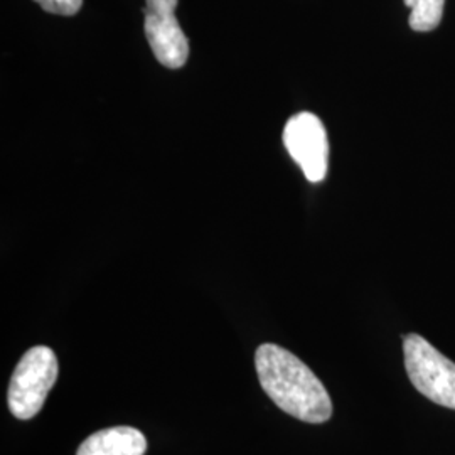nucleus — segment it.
<instances>
[{"label": "nucleus", "instance_id": "nucleus-5", "mask_svg": "<svg viewBox=\"0 0 455 455\" xmlns=\"http://www.w3.org/2000/svg\"><path fill=\"white\" fill-rule=\"evenodd\" d=\"M178 0H146V36L157 61L178 69L186 65L189 41L176 17Z\"/></svg>", "mask_w": 455, "mask_h": 455}, {"label": "nucleus", "instance_id": "nucleus-3", "mask_svg": "<svg viewBox=\"0 0 455 455\" xmlns=\"http://www.w3.org/2000/svg\"><path fill=\"white\" fill-rule=\"evenodd\" d=\"M405 368L411 385L440 407L455 410V363L419 334L403 338Z\"/></svg>", "mask_w": 455, "mask_h": 455}, {"label": "nucleus", "instance_id": "nucleus-4", "mask_svg": "<svg viewBox=\"0 0 455 455\" xmlns=\"http://www.w3.org/2000/svg\"><path fill=\"white\" fill-rule=\"evenodd\" d=\"M283 146L310 182H321L329 167V140L317 115L300 112L289 118L283 129Z\"/></svg>", "mask_w": 455, "mask_h": 455}, {"label": "nucleus", "instance_id": "nucleus-7", "mask_svg": "<svg viewBox=\"0 0 455 455\" xmlns=\"http://www.w3.org/2000/svg\"><path fill=\"white\" fill-rule=\"evenodd\" d=\"M410 17L408 24L417 33L434 31L443 16L445 0H405Z\"/></svg>", "mask_w": 455, "mask_h": 455}, {"label": "nucleus", "instance_id": "nucleus-6", "mask_svg": "<svg viewBox=\"0 0 455 455\" xmlns=\"http://www.w3.org/2000/svg\"><path fill=\"white\" fill-rule=\"evenodd\" d=\"M147 440L133 427H112L95 432L83 442L76 455H144Z\"/></svg>", "mask_w": 455, "mask_h": 455}, {"label": "nucleus", "instance_id": "nucleus-8", "mask_svg": "<svg viewBox=\"0 0 455 455\" xmlns=\"http://www.w3.org/2000/svg\"><path fill=\"white\" fill-rule=\"evenodd\" d=\"M46 12L58 16H75L82 9L83 0H36Z\"/></svg>", "mask_w": 455, "mask_h": 455}, {"label": "nucleus", "instance_id": "nucleus-2", "mask_svg": "<svg viewBox=\"0 0 455 455\" xmlns=\"http://www.w3.org/2000/svg\"><path fill=\"white\" fill-rule=\"evenodd\" d=\"M58 379V358L48 346H34L17 363L9 385V410L20 419L36 417Z\"/></svg>", "mask_w": 455, "mask_h": 455}, {"label": "nucleus", "instance_id": "nucleus-1", "mask_svg": "<svg viewBox=\"0 0 455 455\" xmlns=\"http://www.w3.org/2000/svg\"><path fill=\"white\" fill-rule=\"evenodd\" d=\"M255 366L261 388L285 413L307 423H324L332 417V402L323 381L291 351L261 344Z\"/></svg>", "mask_w": 455, "mask_h": 455}]
</instances>
